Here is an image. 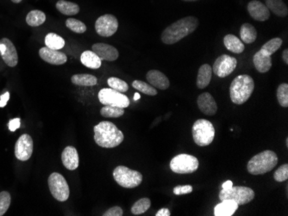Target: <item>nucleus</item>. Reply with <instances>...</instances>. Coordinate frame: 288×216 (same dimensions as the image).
Wrapping results in <instances>:
<instances>
[{"instance_id":"1","label":"nucleus","mask_w":288,"mask_h":216,"mask_svg":"<svg viewBox=\"0 0 288 216\" xmlns=\"http://www.w3.org/2000/svg\"><path fill=\"white\" fill-rule=\"evenodd\" d=\"M199 20L195 17L189 16L180 19L166 28L162 34V41L168 45H173L196 31Z\"/></svg>"},{"instance_id":"2","label":"nucleus","mask_w":288,"mask_h":216,"mask_svg":"<svg viewBox=\"0 0 288 216\" xmlns=\"http://www.w3.org/2000/svg\"><path fill=\"white\" fill-rule=\"evenodd\" d=\"M94 140L104 148H114L119 146L124 139L123 132L112 122L104 121L94 126Z\"/></svg>"},{"instance_id":"3","label":"nucleus","mask_w":288,"mask_h":216,"mask_svg":"<svg viewBox=\"0 0 288 216\" xmlns=\"http://www.w3.org/2000/svg\"><path fill=\"white\" fill-rule=\"evenodd\" d=\"M254 90V79L247 74L239 75L230 84V99L237 105L243 104L251 97Z\"/></svg>"},{"instance_id":"4","label":"nucleus","mask_w":288,"mask_h":216,"mask_svg":"<svg viewBox=\"0 0 288 216\" xmlns=\"http://www.w3.org/2000/svg\"><path fill=\"white\" fill-rule=\"evenodd\" d=\"M278 164V156L271 150L258 153L248 161L247 170L252 175H263L271 171Z\"/></svg>"},{"instance_id":"5","label":"nucleus","mask_w":288,"mask_h":216,"mask_svg":"<svg viewBox=\"0 0 288 216\" xmlns=\"http://www.w3.org/2000/svg\"><path fill=\"white\" fill-rule=\"evenodd\" d=\"M215 137L214 126L206 119H199L193 125V138L199 146H209Z\"/></svg>"},{"instance_id":"6","label":"nucleus","mask_w":288,"mask_h":216,"mask_svg":"<svg viewBox=\"0 0 288 216\" xmlns=\"http://www.w3.org/2000/svg\"><path fill=\"white\" fill-rule=\"evenodd\" d=\"M113 177L121 187L127 189L135 188L142 182L141 173L137 170H131L123 165H118L113 170Z\"/></svg>"},{"instance_id":"7","label":"nucleus","mask_w":288,"mask_h":216,"mask_svg":"<svg viewBox=\"0 0 288 216\" xmlns=\"http://www.w3.org/2000/svg\"><path fill=\"white\" fill-rule=\"evenodd\" d=\"M254 191L251 188L245 186H232L229 189H222L219 193V199L232 200L238 205H245L254 198Z\"/></svg>"},{"instance_id":"8","label":"nucleus","mask_w":288,"mask_h":216,"mask_svg":"<svg viewBox=\"0 0 288 216\" xmlns=\"http://www.w3.org/2000/svg\"><path fill=\"white\" fill-rule=\"evenodd\" d=\"M199 166V159L194 156L181 153L172 158L170 169L175 173L190 174L198 170Z\"/></svg>"},{"instance_id":"9","label":"nucleus","mask_w":288,"mask_h":216,"mask_svg":"<svg viewBox=\"0 0 288 216\" xmlns=\"http://www.w3.org/2000/svg\"><path fill=\"white\" fill-rule=\"evenodd\" d=\"M48 183L50 192L55 200L59 201H66L69 198L70 195L69 186L67 180L65 179L62 174L57 172L51 174L48 180Z\"/></svg>"},{"instance_id":"10","label":"nucleus","mask_w":288,"mask_h":216,"mask_svg":"<svg viewBox=\"0 0 288 216\" xmlns=\"http://www.w3.org/2000/svg\"><path fill=\"white\" fill-rule=\"evenodd\" d=\"M98 100L104 105L119 107L125 109L129 107V99L127 96L111 88L102 89L98 92Z\"/></svg>"},{"instance_id":"11","label":"nucleus","mask_w":288,"mask_h":216,"mask_svg":"<svg viewBox=\"0 0 288 216\" xmlns=\"http://www.w3.org/2000/svg\"><path fill=\"white\" fill-rule=\"evenodd\" d=\"M118 29V21L111 14L99 17L95 23V31L100 37H109L113 36Z\"/></svg>"},{"instance_id":"12","label":"nucleus","mask_w":288,"mask_h":216,"mask_svg":"<svg viewBox=\"0 0 288 216\" xmlns=\"http://www.w3.org/2000/svg\"><path fill=\"white\" fill-rule=\"evenodd\" d=\"M237 66V61L235 57L228 55L219 56L215 61L212 72L219 78H225L233 73Z\"/></svg>"},{"instance_id":"13","label":"nucleus","mask_w":288,"mask_h":216,"mask_svg":"<svg viewBox=\"0 0 288 216\" xmlns=\"http://www.w3.org/2000/svg\"><path fill=\"white\" fill-rule=\"evenodd\" d=\"M33 140L31 135L23 134L19 137L15 145V155L19 160L27 161L33 153Z\"/></svg>"},{"instance_id":"14","label":"nucleus","mask_w":288,"mask_h":216,"mask_svg":"<svg viewBox=\"0 0 288 216\" xmlns=\"http://www.w3.org/2000/svg\"><path fill=\"white\" fill-rule=\"evenodd\" d=\"M0 55L8 67H15L19 63V55L14 44L8 38L0 40Z\"/></svg>"},{"instance_id":"15","label":"nucleus","mask_w":288,"mask_h":216,"mask_svg":"<svg viewBox=\"0 0 288 216\" xmlns=\"http://www.w3.org/2000/svg\"><path fill=\"white\" fill-rule=\"evenodd\" d=\"M92 51L98 55L101 61H117L119 53L115 47L106 43H96L92 47Z\"/></svg>"},{"instance_id":"16","label":"nucleus","mask_w":288,"mask_h":216,"mask_svg":"<svg viewBox=\"0 0 288 216\" xmlns=\"http://www.w3.org/2000/svg\"><path fill=\"white\" fill-rule=\"evenodd\" d=\"M247 9L252 19L256 21H267L270 18L269 10L261 1L252 0L248 4Z\"/></svg>"},{"instance_id":"17","label":"nucleus","mask_w":288,"mask_h":216,"mask_svg":"<svg viewBox=\"0 0 288 216\" xmlns=\"http://www.w3.org/2000/svg\"><path fill=\"white\" fill-rule=\"evenodd\" d=\"M39 55L41 59L46 61L47 63L55 66L65 64L68 61V57L64 53L60 52L59 50L49 49L47 47L42 48L39 50Z\"/></svg>"},{"instance_id":"18","label":"nucleus","mask_w":288,"mask_h":216,"mask_svg":"<svg viewBox=\"0 0 288 216\" xmlns=\"http://www.w3.org/2000/svg\"><path fill=\"white\" fill-rule=\"evenodd\" d=\"M198 106L200 111L206 116H214L218 111V105L214 98L209 92H204L198 98Z\"/></svg>"},{"instance_id":"19","label":"nucleus","mask_w":288,"mask_h":216,"mask_svg":"<svg viewBox=\"0 0 288 216\" xmlns=\"http://www.w3.org/2000/svg\"><path fill=\"white\" fill-rule=\"evenodd\" d=\"M62 164L69 170H76L79 167V154L74 146H67L62 153Z\"/></svg>"},{"instance_id":"20","label":"nucleus","mask_w":288,"mask_h":216,"mask_svg":"<svg viewBox=\"0 0 288 216\" xmlns=\"http://www.w3.org/2000/svg\"><path fill=\"white\" fill-rule=\"evenodd\" d=\"M147 80L152 86L159 90H167L170 85L169 79L164 73L158 70L149 71L146 75Z\"/></svg>"},{"instance_id":"21","label":"nucleus","mask_w":288,"mask_h":216,"mask_svg":"<svg viewBox=\"0 0 288 216\" xmlns=\"http://www.w3.org/2000/svg\"><path fill=\"white\" fill-rule=\"evenodd\" d=\"M253 62L255 69L261 73H267L272 67V58L269 55H264L261 50L255 53L253 57Z\"/></svg>"},{"instance_id":"22","label":"nucleus","mask_w":288,"mask_h":216,"mask_svg":"<svg viewBox=\"0 0 288 216\" xmlns=\"http://www.w3.org/2000/svg\"><path fill=\"white\" fill-rule=\"evenodd\" d=\"M239 205L232 200H223L214 208L215 216L233 215Z\"/></svg>"},{"instance_id":"23","label":"nucleus","mask_w":288,"mask_h":216,"mask_svg":"<svg viewBox=\"0 0 288 216\" xmlns=\"http://www.w3.org/2000/svg\"><path fill=\"white\" fill-rule=\"evenodd\" d=\"M212 68L210 65L204 64L199 67L197 76V86L199 89H205L212 80Z\"/></svg>"},{"instance_id":"24","label":"nucleus","mask_w":288,"mask_h":216,"mask_svg":"<svg viewBox=\"0 0 288 216\" xmlns=\"http://www.w3.org/2000/svg\"><path fill=\"white\" fill-rule=\"evenodd\" d=\"M224 44L229 51L234 54H242L245 49L244 44L242 43V41L239 38H237L236 36L230 35V34L224 37Z\"/></svg>"},{"instance_id":"25","label":"nucleus","mask_w":288,"mask_h":216,"mask_svg":"<svg viewBox=\"0 0 288 216\" xmlns=\"http://www.w3.org/2000/svg\"><path fill=\"white\" fill-rule=\"evenodd\" d=\"M80 61L85 67L91 68V69H98L102 65L100 58L96 55L95 53L90 50H86L82 53V55L80 56Z\"/></svg>"},{"instance_id":"26","label":"nucleus","mask_w":288,"mask_h":216,"mask_svg":"<svg viewBox=\"0 0 288 216\" xmlns=\"http://www.w3.org/2000/svg\"><path fill=\"white\" fill-rule=\"evenodd\" d=\"M240 37H241L242 43L250 44L255 42V40L257 38V31L253 25L246 23V24H243L241 27Z\"/></svg>"},{"instance_id":"27","label":"nucleus","mask_w":288,"mask_h":216,"mask_svg":"<svg viewBox=\"0 0 288 216\" xmlns=\"http://www.w3.org/2000/svg\"><path fill=\"white\" fill-rule=\"evenodd\" d=\"M56 9L66 16L76 15L80 13V7L77 4L66 0H59L56 3Z\"/></svg>"},{"instance_id":"28","label":"nucleus","mask_w":288,"mask_h":216,"mask_svg":"<svg viewBox=\"0 0 288 216\" xmlns=\"http://www.w3.org/2000/svg\"><path fill=\"white\" fill-rule=\"evenodd\" d=\"M266 7L278 17L285 18L287 16V7L282 0H266Z\"/></svg>"},{"instance_id":"29","label":"nucleus","mask_w":288,"mask_h":216,"mask_svg":"<svg viewBox=\"0 0 288 216\" xmlns=\"http://www.w3.org/2000/svg\"><path fill=\"white\" fill-rule=\"evenodd\" d=\"M71 81L73 84L80 86H94L98 83L97 77L92 74H75L71 78Z\"/></svg>"},{"instance_id":"30","label":"nucleus","mask_w":288,"mask_h":216,"mask_svg":"<svg viewBox=\"0 0 288 216\" xmlns=\"http://www.w3.org/2000/svg\"><path fill=\"white\" fill-rule=\"evenodd\" d=\"M45 21H46L45 13L39 10L31 11L28 13L27 17H26V23L31 27H38L44 24Z\"/></svg>"},{"instance_id":"31","label":"nucleus","mask_w":288,"mask_h":216,"mask_svg":"<svg viewBox=\"0 0 288 216\" xmlns=\"http://www.w3.org/2000/svg\"><path fill=\"white\" fill-rule=\"evenodd\" d=\"M45 45L50 49L59 50L64 48L65 41L62 37L55 33H49L45 37Z\"/></svg>"},{"instance_id":"32","label":"nucleus","mask_w":288,"mask_h":216,"mask_svg":"<svg viewBox=\"0 0 288 216\" xmlns=\"http://www.w3.org/2000/svg\"><path fill=\"white\" fill-rule=\"evenodd\" d=\"M282 43L283 42L280 38H278V37L273 38L264 44L261 49V51L263 53L264 55L271 56L281 47Z\"/></svg>"},{"instance_id":"33","label":"nucleus","mask_w":288,"mask_h":216,"mask_svg":"<svg viewBox=\"0 0 288 216\" xmlns=\"http://www.w3.org/2000/svg\"><path fill=\"white\" fill-rule=\"evenodd\" d=\"M100 114L102 116L107 118H117L124 115V109L119 107L104 105L100 110Z\"/></svg>"},{"instance_id":"34","label":"nucleus","mask_w":288,"mask_h":216,"mask_svg":"<svg viewBox=\"0 0 288 216\" xmlns=\"http://www.w3.org/2000/svg\"><path fill=\"white\" fill-rule=\"evenodd\" d=\"M151 201L149 198H141L135 201L131 207V213L135 215L144 213L151 207Z\"/></svg>"},{"instance_id":"35","label":"nucleus","mask_w":288,"mask_h":216,"mask_svg":"<svg viewBox=\"0 0 288 216\" xmlns=\"http://www.w3.org/2000/svg\"><path fill=\"white\" fill-rule=\"evenodd\" d=\"M132 86L137 90L139 92H141L143 94L149 95V96H156L157 95V89L155 88L154 86L147 84V83L141 81V80H135L132 83Z\"/></svg>"},{"instance_id":"36","label":"nucleus","mask_w":288,"mask_h":216,"mask_svg":"<svg viewBox=\"0 0 288 216\" xmlns=\"http://www.w3.org/2000/svg\"><path fill=\"white\" fill-rule=\"evenodd\" d=\"M108 85L110 86V88L116 90L117 92H122V93H124L129 90L128 84L125 81H123L118 78H116V77L109 78L108 79Z\"/></svg>"},{"instance_id":"37","label":"nucleus","mask_w":288,"mask_h":216,"mask_svg":"<svg viewBox=\"0 0 288 216\" xmlns=\"http://www.w3.org/2000/svg\"><path fill=\"white\" fill-rule=\"evenodd\" d=\"M277 99L280 106L287 108L288 85L286 83H283L279 85V87L277 89Z\"/></svg>"},{"instance_id":"38","label":"nucleus","mask_w":288,"mask_h":216,"mask_svg":"<svg viewBox=\"0 0 288 216\" xmlns=\"http://www.w3.org/2000/svg\"><path fill=\"white\" fill-rule=\"evenodd\" d=\"M66 26L71 31L78 34L85 33L87 29L83 22L75 19H68L66 21Z\"/></svg>"},{"instance_id":"39","label":"nucleus","mask_w":288,"mask_h":216,"mask_svg":"<svg viewBox=\"0 0 288 216\" xmlns=\"http://www.w3.org/2000/svg\"><path fill=\"white\" fill-rule=\"evenodd\" d=\"M11 201L12 197L9 192H0V216L4 215L7 213L11 205Z\"/></svg>"},{"instance_id":"40","label":"nucleus","mask_w":288,"mask_h":216,"mask_svg":"<svg viewBox=\"0 0 288 216\" xmlns=\"http://www.w3.org/2000/svg\"><path fill=\"white\" fill-rule=\"evenodd\" d=\"M273 178L276 180L277 182L281 183L284 182L288 178V164H284L280 165L275 172L273 174Z\"/></svg>"},{"instance_id":"41","label":"nucleus","mask_w":288,"mask_h":216,"mask_svg":"<svg viewBox=\"0 0 288 216\" xmlns=\"http://www.w3.org/2000/svg\"><path fill=\"white\" fill-rule=\"evenodd\" d=\"M193 186L191 185H178L174 189V194L175 195H186L193 192Z\"/></svg>"},{"instance_id":"42","label":"nucleus","mask_w":288,"mask_h":216,"mask_svg":"<svg viewBox=\"0 0 288 216\" xmlns=\"http://www.w3.org/2000/svg\"><path fill=\"white\" fill-rule=\"evenodd\" d=\"M123 214V211L121 207L118 206L110 207L109 209L104 212V216H122Z\"/></svg>"},{"instance_id":"43","label":"nucleus","mask_w":288,"mask_h":216,"mask_svg":"<svg viewBox=\"0 0 288 216\" xmlns=\"http://www.w3.org/2000/svg\"><path fill=\"white\" fill-rule=\"evenodd\" d=\"M21 125V120L19 118H14L9 122L10 131L15 132L18 128H20Z\"/></svg>"},{"instance_id":"44","label":"nucleus","mask_w":288,"mask_h":216,"mask_svg":"<svg viewBox=\"0 0 288 216\" xmlns=\"http://www.w3.org/2000/svg\"><path fill=\"white\" fill-rule=\"evenodd\" d=\"M10 99V93L7 92L4 93L1 97H0V108H4L7 104V102Z\"/></svg>"},{"instance_id":"45","label":"nucleus","mask_w":288,"mask_h":216,"mask_svg":"<svg viewBox=\"0 0 288 216\" xmlns=\"http://www.w3.org/2000/svg\"><path fill=\"white\" fill-rule=\"evenodd\" d=\"M157 216H170L171 215V213L167 207H163L162 209H160L158 212H157Z\"/></svg>"},{"instance_id":"46","label":"nucleus","mask_w":288,"mask_h":216,"mask_svg":"<svg viewBox=\"0 0 288 216\" xmlns=\"http://www.w3.org/2000/svg\"><path fill=\"white\" fill-rule=\"evenodd\" d=\"M232 186H233L232 181L227 180L226 182H224V183L222 184V188H223V189H230Z\"/></svg>"},{"instance_id":"47","label":"nucleus","mask_w":288,"mask_h":216,"mask_svg":"<svg viewBox=\"0 0 288 216\" xmlns=\"http://www.w3.org/2000/svg\"><path fill=\"white\" fill-rule=\"evenodd\" d=\"M282 58L285 61V64H288V49H285L282 53Z\"/></svg>"},{"instance_id":"48","label":"nucleus","mask_w":288,"mask_h":216,"mask_svg":"<svg viewBox=\"0 0 288 216\" xmlns=\"http://www.w3.org/2000/svg\"><path fill=\"white\" fill-rule=\"evenodd\" d=\"M140 98H141V97H140V94H139V93H135V96H134V100H139Z\"/></svg>"},{"instance_id":"49","label":"nucleus","mask_w":288,"mask_h":216,"mask_svg":"<svg viewBox=\"0 0 288 216\" xmlns=\"http://www.w3.org/2000/svg\"><path fill=\"white\" fill-rule=\"evenodd\" d=\"M12 1H13V3L19 4V3H21V2H22V1H23V0H12Z\"/></svg>"},{"instance_id":"50","label":"nucleus","mask_w":288,"mask_h":216,"mask_svg":"<svg viewBox=\"0 0 288 216\" xmlns=\"http://www.w3.org/2000/svg\"><path fill=\"white\" fill-rule=\"evenodd\" d=\"M183 1H187V2H193V1H198V0H183Z\"/></svg>"},{"instance_id":"51","label":"nucleus","mask_w":288,"mask_h":216,"mask_svg":"<svg viewBox=\"0 0 288 216\" xmlns=\"http://www.w3.org/2000/svg\"><path fill=\"white\" fill-rule=\"evenodd\" d=\"M286 146H288V139H286Z\"/></svg>"}]
</instances>
